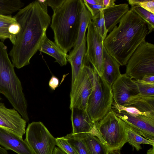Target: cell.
Segmentation results:
<instances>
[{
	"label": "cell",
	"mask_w": 154,
	"mask_h": 154,
	"mask_svg": "<svg viewBox=\"0 0 154 154\" xmlns=\"http://www.w3.org/2000/svg\"><path fill=\"white\" fill-rule=\"evenodd\" d=\"M141 80L146 83H154V75H145Z\"/></svg>",
	"instance_id": "836d02e7"
},
{
	"label": "cell",
	"mask_w": 154,
	"mask_h": 154,
	"mask_svg": "<svg viewBox=\"0 0 154 154\" xmlns=\"http://www.w3.org/2000/svg\"><path fill=\"white\" fill-rule=\"evenodd\" d=\"M136 83L139 93L148 96H154V83H148L141 80L133 79Z\"/></svg>",
	"instance_id": "83f0119b"
},
{
	"label": "cell",
	"mask_w": 154,
	"mask_h": 154,
	"mask_svg": "<svg viewBox=\"0 0 154 154\" xmlns=\"http://www.w3.org/2000/svg\"><path fill=\"white\" fill-rule=\"evenodd\" d=\"M1 100V97H0V101Z\"/></svg>",
	"instance_id": "b9f144b4"
},
{
	"label": "cell",
	"mask_w": 154,
	"mask_h": 154,
	"mask_svg": "<svg viewBox=\"0 0 154 154\" xmlns=\"http://www.w3.org/2000/svg\"><path fill=\"white\" fill-rule=\"evenodd\" d=\"M154 147L152 146V148H150L147 151V154H154Z\"/></svg>",
	"instance_id": "60d3db41"
},
{
	"label": "cell",
	"mask_w": 154,
	"mask_h": 154,
	"mask_svg": "<svg viewBox=\"0 0 154 154\" xmlns=\"http://www.w3.org/2000/svg\"><path fill=\"white\" fill-rule=\"evenodd\" d=\"M24 3L20 0H0V15L11 16L22 9Z\"/></svg>",
	"instance_id": "d4e9b609"
},
{
	"label": "cell",
	"mask_w": 154,
	"mask_h": 154,
	"mask_svg": "<svg viewBox=\"0 0 154 154\" xmlns=\"http://www.w3.org/2000/svg\"><path fill=\"white\" fill-rule=\"evenodd\" d=\"M88 133L98 138L109 152L120 149L127 142L125 122L112 109L95 123Z\"/></svg>",
	"instance_id": "5b68a950"
},
{
	"label": "cell",
	"mask_w": 154,
	"mask_h": 154,
	"mask_svg": "<svg viewBox=\"0 0 154 154\" xmlns=\"http://www.w3.org/2000/svg\"><path fill=\"white\" fill-rule=\"evenodd\" d=\"M103 71L102 77L111 86L121 74L120 65L107 52L104 46L103 52Z\"/></svg>",
	"instance_id": "ac0fdd59"
},
{
	"label": "cell",
	"mask_w": 154,
	"mask_h": 154,
	"mask_svg": "<svg viewBox=\"0 0 154 154\" xmlns=\"http://www.w3.org/2000/svg\"><path fill=\"white\" fill-rule=\"evenodd\" d=\"M124 106H131L142 112L154 113V96L139 93L131 97Z\"/></svg>",
	"instance_id": "44dd1931"
},
{
	"label": "cell",
	"mask_w": 154,
	"mask_h": 154,
	"mask_svg": "<svg viewBox=\"0 0 154 154\" xmlns=\"http://www.w3.org/2000/svg\"><path fill=\"white\" fill-rule=\"evenodd\" d=\"M26 121L14 108H7L0 103V128L23 138L26 132Z\"/></svg>",
	"instance_id": "7c38bea8"
},
{
	"label": "cell",
	"mask_w": 154,
	"mask_h": 154,
	"mask_svg": "<svg viewBox=\"0 0 154 154\" xmlns=\"http://www.w3.org/2000/svg\"><path fill=\"white\" fill-rule=\"evenodd\" d=\"M7 49V46L0 40V93L5 97L14 108L28 122L26 100Z\"/></svg>",
	"instance_id": "277c9868"
},
{
	"label": "cell",
	"mask_w": 154,
	"mask_h": 154,
	"mask_svg": "<svg viewBox=\"0 0 154 154\" xmlns=\"http://www.w3.org/2000/svg\"><path fill=\"white\" fill-rule=\"evenodd\" d=\"M81 0H64L53 10L51 27L54 42L66 54L75 46L78 38Z\"/></svg>",
	"instance_id": "3957f363"
},
{
	"label": "cell",
	"mask_w": 154,
	"mask_h": 154,
	"mask_svg": "<svg viewBox=\"0 0 154 154\" xmlns=\"http://www.w3.org/2000/svg\"><path fill=\"white\" fill-rule=\"evenodd\" d=\"M142 0H128L129 4L131 5V7L134 6H138L139 3Z\"/></svg>",
	"instance_id": "8d00e7d4"
},
{
	"label": "cell",
	"mask_w": 154,
	"mask_h": 154,
	"mask_svg": "<svg viewBox=\"0 0 154 154\" xmlns=\"http://www.w3.org/2000/svg\"><path fill=\"white\" fill-rule=\"evenodd\" d=\"M20 26L8 54L14 67L20 69L29 65L39 50L51 23L47 6L36 0L19 10L14 16Z\"/></svg>",
	"instance_id": "6da1fadb"
},
{
	"label": "cell",
	"mask_w": 154,
	"mask_h": 154,
	"mask_svg": "<svg viewBox=\"0 0 154 154\" xmlns=\"http://www.w3.org/2000/svg\"><path fill=\"white\" fill-rule=\"evenodd\" d=\"M88 3L92 5H103V0H84Z\"/></svg>",
	"instance_id": "d590c367"
},
{
	"label": "cell",
	"mask_w": 154,
	"mask_h": 154,
	"mask_svg": "<svg viewBox=\"0 0 154 154\" xmlns=\"http://www.w3.org/2000/svg\"><path fill=\"white\" fill-rule=\"evenodd\" d=\"M20 26L14 17L0 15V40L9 39L13 44Z\"/></svg>",
	"instance_id": "d6986e66"
},
{
	"label": "cell",
	"mask_w": 154,
	"mask_h": 154,
	"mask_svg": "<svg viewBox=\"0 0 154 154\" xmlns=\"http://www.w3.org/2000/svg\"><path fill=\"white\" fill-rule=\"evenodd\" d=\"M138 6L147 11L154 14V0H142L139 3Z\"/></svg>",
	"instance_id": "4dcf8cb0"
},
{
	"label": "cell",
	"mask_w": 154,
	"mask_h": 154,
	"mask_svg": "<svg viewBox=\"0 0 154 154\" xmlns=\"http://www.w3.org/2000/svg\"><path fill=\"white\" fill-rule=\"evenodd\" d=\"M53 154H67L59 147H55Z\"/></svg>",
	"instance_id": "74e56055"
},
{
	"label": "cell",
	"mask_w": 154,
	"mask_h": 154,
	"mask_svg": "<svg viewBox=\"0 0 154 154\" xmlns=\"http://www.w3.org/2000/svg\"><path fill=\"white\" fill-rule=\"evenodd\" d=\"M115 0H103V4L106 8L112 7L115 5Z\"/></svg>",
	"instance_id": "e575fe53"
},
{
	"label": "cell",
	"mask_w": 154,
	"mask_h": 154,
	"mask_svg": "<svg viewBox=\"0 0 154 154\" xmlns=\"http://www.w3.org/2000/svg\"><path fill=\"white\" fill-rule=\"evenodd\" d=\"M94 73L90 65H85L71 84L70 95V109L73 107L86 109L88 99L94 86Z\"/></svg>",
	"instance_id": "ba28073f"
},
{
	"label": "cell",
	"mask_w": 154,
	"mask_h": 154,
	"mask_svg": "<svg viewBox=\"0 0 154 154\" xmlns=\"http://www.w3.org/2000/svg\"><path fill=\"white\" fill-rule=\"evenodd\" d=\"M25 140L34 154H53L56 138L41 122H32L26 129Z\"/></svg>",
	"instance_id": "9c48e42d"
},
{
	"label": "cell",
	"mask_w": 154,
	"mask_h": 154,
	"mask_svg": "<svg viewBox=\"0 0 154 154\" xmlns=\"http://www.w3.org/2000/svg\"><path fill=\"white\" fill-rule=\"evenodd\" d=\"M71 120L73 134L89 133L94 123L91 119L86 110L76 107L71 109Z\"/></svg>",
	"instance_id": "e0dca14e"
},
{
	"label": "cell",
	"mask_w": 154,
	"mask_h": 154,
	"mask_svg": "<svg viewBox=\"0 0 154 154\" xmlns=\"http://www.w3.org/2000/svg\"><path fill=\"white\" fill-rule=\"evenodd\" d=\"M76 134L84 140L89 154H108L107 148L97 137L88 133Z\"/></svg>",
	"instance_id": "603a6c76"
},
{
	"label": "cell",
	"mask_w": 154,
	"mask_h": 154,
	"mask_svg": "<svg viewBox=\"0 0 154 154\" xmlns=\"http://www.w3.org/2000/svg\"><path fill=\"white\" fill-rule=\"evenodd\" d=\"M53 57L61 66L66 65V55L64 52L54 42L49 39L46 35L39 50Z\"/></svg>",
	"instance_id": "ffe728a7"
},
{
	"label": "cell",
	"mask_w": 154,
	"mask_h": 154,
	"mask_svg": "<svg viewBox=\"0 0 154 154\" xmlns=\"http://www.w3.org/2000/svg\"><path fill=\"white\" fill-rule=\"evenodd\" d=\"M145 22L130 9L104 40L108 54L120 66L126 65L130 58L148 35Z\"/></svg>",
	"instance_id": "7a4b0ae2"
},
{
	"label": "cell",
	"mask_w": 154,
	"mask_h": 154,
	"mask_svg": "<svg viewBox=\"0 0 154 154\" xmlns=\"http://www.w3.org/2000/svg\"><path fill=\"white\" fill-rule=\"evenodd\" d=\"M0 154H9L7 150L0 146Z\"/></svg>",
	"instance_id": "f35d334b"
},
{
	"label": "cell",
	"mask_w": 154,
	"mask_h": 154,
	"mask_svg": "<svg viewBox=\"0 0 154 154\" xmlns=\"http://www.w3.org/2000/svg\"><path fill=\"white\" fill-rule=\"evenodd\" d=\"M86 36L78 48L66 55L67 61L70 64L72 69L71 84L76 80L85 65H90L87 59Z\"/></svg>",
	"instance_id": "2e32d148"
},
{
	"label": "cell",
	"mask_w": 154,
	"mask_h": 154,
	"mask_svg": "<svg viewBox=\"0 0 154 154\" xmlns=\"http://www.w3.org/2000/svg\"><path fill=\"white\" fill-rule=\"evenodd\" d=\"M56 145L67 154H78L64 137L56 138Z\"/></svg>",
	"instance_id": "f1b7e54d"
},
{
	"label": "cell",
	"mask_w": 154,
	"mask_h": 154,
	"mask_svg": "<svg viewBox=\"0 0 154 154\" xmlns=\"http://www.w3.org/2000/svg\"><path fill=\"white\" fill-rule=\"evenodd\" d=\"M113 102L111 86L95 72L94 86L86 109L94 123L112 110Z\"/></svg>",
	"instance_id": "8992f818"
},
{
	"label": "cell",
	"mask_w": 154,
	"mask_h": 154,
	"mask_svg": "<svg viewBox=\"0 0 154 154\" xmlns=\"http://www.w3.org/2000/svg\"><path fill=\"white\" fill-rule=\"evenodd\" d=\"M64 0H41L45 5L49 6L53 10L58 7L63 2Z\"/></svg>",
	"instance_id": "1f68e13d"
},
{
	"label": "cell",
	"mask_w": 154,
	"mask_h": 154,
	"mask_svg": "<svg viewBox=\"0 0 154 154\" xmlns=\"http://www.w3.org/2000/svg\"><path fill=\"white\" fill-rule=\"evenodd\" d=\"M113 102L124 106L131 96L139 93L136 83L125 73L121 74L111 86Z\"/></svg>",
	"instance_id": "4fadbf2b"
},
{
	"label": "cell",
	"mask_w": 154,
	"mask_h": 154,
	"mask_svg": "<svg viewBox=\"0 0 154 154\" xmlns=\"http://www.w3.org/2000/svg\"><path fill=\"white\" fill-rule=\"evenodd\" d=\"M0 145L17 154H34L25 140L0 128Z\"/></svg>",
	"instance_id": "9a60e30c"
},
{
	"label": "cell",
	"mask_w": 154,
	"mask_h": 154,
	"mask_svg": "<svg viewBox=\"0 0 154 154\" xmlns=\"http://www.w3.org/2000/svg\"><path fill=\"white\" fill-rule=\"evenodd\" d=\"M83 1L86 8L91 14L92 19L100 13V9L106 8L103 5H91L85 2L84 0Z\"/></svg>",
	"instance_id": "f546056e"
},
{
	"label": "cell",
	"mask_w": 154,
	"mask_h": 154,
	"mask_svg": "<svg viewBox=\"0 0 154 154\" xmlns=\"http://www.w3.org/2000/svg\"><path fill=\"white\" fill-rule=\"evenodd\" d=\"M115 113L118 117L132 127L138 133L154 142V116H133L123 111Z\"/></svg>",
	"instance_id": "5bb4252c"
},
{
	"label": "cell",
	"mask_w": 154,
	"mask_h": 154,
	"mask_svg": "<svg viewBox=\"0 0 154 154\" xmlns=\"http://www.w3.org/2000/svg\"><path fill=\"white\" fill-rule=\"evenodd\" d=\"M81 6L80 14L79 30L77 39L71 52L75 51L79 47L86 37V29L90 21L92 19V16L85 6L83 0H81Z\"/></svg>",
	"instance_id": "7402d4cb"
},
{
	"label": "cell",
	"mask_w": 154,
	"mask_h": 154,
	"mask_svg": "<svg viewBox=\"0 0 154 154\" xmlns=\"http://www.w3.org/2000/svg\"><path fill=\"white\" fill-rule=\"evenodd\" d=\"M125 74L133 79L154 75V45L145 41L137 47L126 65Z\"/></svg>",
	"instance_id": "52a82bcc"
},
{
	"label": "cell",
	"mask_w": 154,
	"mask_h": 154,
	"mask_svg": "<svg viewBox=\"0 0 154 154\" xmlns=\"http://www.w3.org/2000/svg\"><path fill=\"white\" fill-rule=\"evenodd\" d=\"M125 126L127 142L135 148L137 151L142 149L141 144H146L154 146V142L142 137L125 122Z\"/></svg>",
	"instance_id": "cb8c5ba5"
},
{
	"label": "cell",
	"mask_w": 154,
	"mask_h": 154,
	"mask_svg": "<svg viewBox=\"0 0 154 154\" xmlns=\"http://www.w3.org/2000/svg\"><path fill=\"white\" fill-rule=\"evenodd\" d=\"M64 137L75 149L78 154H89L85 142L81 137L71 133L67 134Z\"/></svg>",
	"instance_id": "484cf974"
},
{
	"label": "cell",
	"mask_w": 154,
	"mask_h": 154,
	"mask_svg": "<svg viewBox=\"0 0 154 154\" xmlns=\"http://www.w3.org/2000/svg\"><path fill=\"white\" fill-rule=\"evenodd\" d=\"M129 10L127 4H115L109 8L100 9L99 14L93 21L101 33L106 34L119 23L122 17Z\"/></svg>",
	"instance_id": "8fae6325"
},
{
	"label": "cell",
	"mask_w": 154,
	"mask_h": 154,
	"mask_svg": "<svg viewBox=\"0 0 154 154\" xmlns=\"http://www.w3.org/2000/svg\"><path fill=\"white\" fill-rule=\"evenodd\" d=\"M86 36V55L88 62L99 75L102 77L103 71V52L104 39L92 20L87 28Z\"/></svg>",
	"instance_id": "30bf717a"
},
{
	"label": "cell",
	"mask_w": 154,
	"mask_h": 154,
	"mask_svg": "<svg viewBox=\"0 0 154 154\" xmlns=\"http://www.w3.org/2000/svg\"><path fill=\"white\" fill-rule=\"evenodd\" d=\"M130 9L145 22L148 29V34L154 30V14L147 11L139 6L131 7Z\"/></svg>",
	"instance_id": "4316f807"
},
{
	"label": "cell",
	"mask_w": 154,
	"mask_h": 154,
	"mask_svg": "<svg viewBox=\"0 0 154 154\" xmlns=\"http://www.w3.org/2000/svg\"><path fill=\"white\" fill-rule=\"evenodd\" d=\"M120 150L118 149L110 151L109 152L108 154H121Z\"/></svg>",
	"instance_id": "ab89813d"
},
{
	"label": "cell",
	"mask_w": 154,
	"mask_h": 154,
	"mask_svg": "<svg viewBox=\"0 0 154 154\" xmlns=\"http://www.w3.org/2000/svg\"><path fill=\"white\" fill-rule=\"evenodd\" d=\"M48 84L51 89L54 90L58 86L59 79L54 76H53L49 80Z\"/></svg>",
	"instance_id": "d6a6232c"
}]
</instances>
